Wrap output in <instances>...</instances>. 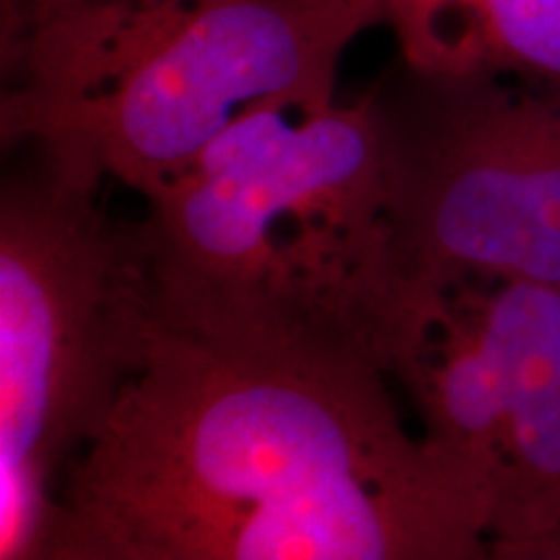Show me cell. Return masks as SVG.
I'll use <instances>...</instances> for the list:
<instances>
[{"instance_id": "cell-1", "label": "cell", "mask_w": 560, "mask_h": 560, "mask_svg": "<svg viewBox=\"0 0 560 560\" xmlns=\"http://www.w3.org/2000/svg\"><path fill=\"white\" fill-rule=\"evenodd\" d=\"M62 501L132 560H495L486 490L387 374L161 325Z\"/></svg>"}, {"instance_id": "cell-2", "label": "cell", "mask_w": 560, "mask_h": 560, "mask_svg": "<svg viewBox=\"0 0 560 560\" xmlns=\"http://www.w3.org/2000/svg\"><path fill=\"white\" fill-rule=\"evenodd\" d=\"M140 223L159 325L190 338L327 355L395 380L441 296L389 223L366 94L247 112L145 198Z\"/></svg>"}, {"instance_id": "cell-3", "label": "cell", "mask_w": 560, "mask_h": 560, "mask_svg": "<svg viewBox=\"0 0 560 560\" xmlns=\"http://www.w3.org/2000/svg\"><path fill=\"white\" fill-rule=\"evenodd\" d=\"M0 190V560H26L60 478L100 433L159 327L143 223L96 200L81 145L32 140Z\"/></svg>"}, {"instance_id": "cell-4", "label": "cell", "mask_w": 560, "mask_h": 560, "mask_svg": "<svg viewBox=\"0 0 560 560\" xmlns=\"http://www.w3.org/2000/svg\"><path fill=\"white\" fill-rule=\"evenodd\" d=\"M366 96L389 223L429 289H560V89L397 60Z\"/></svg>"}, {"instance_id": "cell-5", "label": "cell", "mask_w": 560, "mask_h": 560, "mask_svg": "<svg viewBox=\"0 0 560 560\" xmlns=\"http://www.w3.org/2000/svg\"><path fill=\"white\" fill-rule=\"evenodd\" d=\"M376 24L382 0H208L42 140L149 198L247 112L335 104L342 52Z\"/></svg>"}, {"instance_id": "cell-6", "label": "cell", "mask_w": 560, "mask_h": 560, "mask_svg": "<svg viewBox=\"0 0 560 560\" xmlns=\"http://www.w3.org/2000/svg\"><path fill=\"white\" fill-rule=\"evenodd\" d=\"M395 380L420 433L486 490L495 545L560 527V289L459 280Z\"/></svg>"}, {"instance_id": "cell-7", "label": "cell", "mask_w": 560, "mask_h": 560, "mask_svg": "<svg viewBox=\"0 0 560 560\" xmlns=\"http://www.w3.org/2000/svg\"><path fill=\"white\" fill-rule=\"evenodd\" d=\"M208 0H0L5 145L50 138Z\"/></svg>"}, {"instance_id": "cell-8", "label": "cell", "mask_w": 560, "mask_h": 560, "mask_svg": "<svg viewBox=\"0 0 560 560\" xmlns=\"http://www.w3.org/2000/svg\"><path fill=\"white\" fill-rule=\"evenodd\" d=\"M400 60L560 89V0H382Z\"/></svg>"}, {"instance_id": "cell-9", "label": "cell", "mask_w": 560, "mask_h": 560, "mask_svg": "<svg viewBox=\"0 0 560 560\" xmlns=\"http://www.w3.org/2000/svg\"><path fill=\"white\" fill-rule=\"evenodd\" d=\"M26 560H132L100 524L62 501L58 520Z\"/></svg>"}, {"instance_id": "cell-10", "label": "cell", "mask_w": 560, "mask_h": 560, "mask_svg": "<svg viewBox=\"0 0 560 560\" xmlns=\"http://www.w3.org/2000/svg\"><path fill=\"white\" fill-rule=\"evenodd\" d=\"M495 560H560V527L545 532L527 542H493Z\"/></svg>"}]
</instances>
